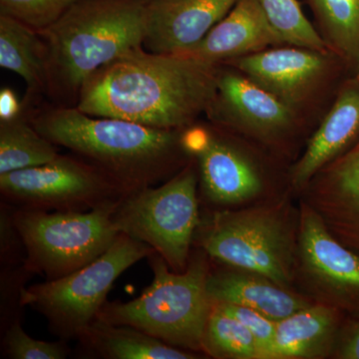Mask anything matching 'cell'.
I'll use <instances>...</instances> for the list:
<instances>
[{
  "label": "cell",
  "instance_id": "obj_1",
  "mask_svg": "<svg viewBox=\"0 0 359 359\" xmlns=\"http://www.w3.org/2000/svg\"><path fill=\"white\" fill-rule=\"evenodd\" d=\"M218 65L144 47L108 63L82 87L76 106L94 117L184 130L208 112L218 92Z\"/></svg>",
  "mask_w": 359,
  "mask_h": 359
},
{
  "label": "cell",
  "instance_id": "obj_2",
  "mask_svg": "<svg viewBox=\"0 0 359 359\" xmlns=\"http://www.w3.org/2000/svg\"><path fill=\"white\" fill-rule=\"evenodd\" d=\"M28 117L45 138L95 167L125 196L172 178L184 155L191 156L181 130L94 117L75 106L48 108Z\"/></svg>",
  "mask_w": 359,
  "mask_h": 359
},
{
  "label": "cell",
  "instance_id": "obj_3",
  "mask_svg": "<svg viewBox=\"0 0 359 359\" xmlns=\"http://www.w3.org/2000/svg\"><path fill=\"white\" fill-rule=\"evenodd\" d=\"M151 0H76L39 32L48 62V91L76 106L82 87L103 66L143 47Z\"/></svg>",
  "mask_w": 359,
  "mask_h": 359
},
{
  "label": "cell",
  "instance_id": "obj_4",
  "mask_svg": "<svg viewBox=\"0 0 359 359\" xmlns=\"http://www.w3.org/2000/svg\"><path fill=\"white\" fill-rule=\"evenodd\" d=\"M147 259L154 276L150 287L133 301L106 302L97 320L138 328L185 351H203L212 309L207 290V262L195 257L185 271L177 273L158 252H153Z\"/></svg>",
  "mask_w": 359,
  "mask_h": 359
},
{
  "label": "cell",
  "instance_id": "obj_5",
  "mask_svg": "<svg viewBox=\"0 0 359 359\" xmlns=\"http://www.w3.org/2000/svg\"><path fill=\"white\" fill-rule=\"evenodd\" d=\"M119 200L89 211L49 212L13 205L27 268L45 280H53L102 256L121 235L113 222Z\"/></svg>",
  "mask_w": 359,
  "mask_h": 359
},
{
  "label": "cell",
  "instance_id": "obj_6",
  "mask_svg": "<svg viewBox=\"0 0 359 359\" xmlns=\"http://www.w3.org/2000/svg\"><path fill=\"white\" fill-rule=\"evenodd\" d=\"M153 252L150 245L121 233L102 256L83 268L26 287L23 306L44 316L59 339L77 340L96 320L116 280Z\"/></svg>",
  "mask_w": 359,
  "mask_h": 359
},
{
  "label": "cell",
  "instance_id": "obj_7",
  "mask_svg": "<svg viewBox=\"0 0 359 359\" xmlns=\"http://www.w3.org/2000/svg\"><path fill=\"white\" fill-rule=\"evenodd\" d=\"M120 233L150 245L177 273L185 271L199 224L197 175L186 166L159 187L127 194L116 205Z\"/></svg>",
  "mask_w": 359,
  "mask_h": 359
},
{
  "label": "cell",
  "instance_id": "obj_8",
  "mask_svg": "<svg viewBox=\"0 0 359 359\" xmlns=\"http://www.w3.org/2000/svg\"><path fill=\"white\" fill-rule=\"evenodd\" d=\"M200 245L216 261L264 276L285 287L292 280L294 240L276 208L222 211L201 229Z\"/></svg>",
  "mask_w": 359,
  "mask_h": 359
},
{
  "label": "cell",
  "instance_id": "obj_9",
  "mask_svg": "<svg viewBox=\"0 0 359 359\" xmlns=\"http://www.w3.org/2000/svg\"><path fill=\"white\" fill-rule=\"evenodd\" d=\"M1 199L25 209L89 211L124 197L95 167L75 155L0 175Z\"/></svg>",
  "mask_w": 359,
  "mask_h": 359
},
{
  "label": "cell",
  "instance_id": "obj_10",
  "mask_svg": "<svg viewBox=\"0 0 359 359\" xmlns=\"http://www.w3.org/2000/svg\"><path fill=\"white\" fill-rule=\"evenodd\" d=\"M299 245L304 268L330 301L359 316V256L332 236L306 202L302 204Z\"/></svg>",
  "mask_w": 359,
  "mask_h": 359
},
{
  "label": "cell",
  "instance_id": "obj_11",
  "mask_svg": "<svg viewBox=\"0 0 359 359\" xmlns=\"http://www.w3.org/2000/svg\"><path fill=\"white\" fill-rule=\"evenodd\" d=\"M238 0H151L143 47L159 54L185 53L199 44Z\"/></svg>",
  "mask_w": 359,
  "mask_h": 359
},
{
  "label": "cell",
  "instance_id": "obj_12",
  "mask_svg": "<svg viewBox=\"0 0 359 359\" xmlns=\"http://www.w3.org/2000/svg\"><path fill=\"white\" fill-rule=\"evenodd\" d=\"M188 151L197 157L202 192L212 204H238L257 197L263 189L261 177L250 161L205 130L191 131Z\"/></svg>",
  "mask_w": 359,
  "mask_h": 359
},
{
  "label": "cell",
  "instance_id": "obj_13",
  "mask_svg": "<svg viewBox=\"0 0 359 359\" xmlns=\"http://www.w3.org/2000/svg\"><path fill=\"white\" fill-rule=\"evenodd\" d=\"M327 167L306 203L332 236L359 256V141Z\"/></svg>",
  "mask_w": 359,
  "mask_h": 359
},
{
  "label": "cell",
  "instance_id": "obj_14",
  "mask_svg": "<svg viewBox=\"0 0 359 359\" xmlns=\"http://www.w3.org/2000/svg\"><path fill=\"white\" fill-rule=\"evenodd\" d=\"M226 62L292 108L306 96L327 67L323 52L301 47L256 52Z\"/></svg>",
  "mask_w": 359,
  "mask_h": 359
},
{
  "label": "cell",
  "instance_id": "obj_15",
  "mask_svg": "<svg viewBox=\"0 0 359 359\" xmlns=\"http://www.w3.org/2000/svg\"><path fill=\"white\" fill-rule=\"evenodd\" d=\"M282 43V36L256 0H238L199 44L180 54L219 65Z\"/></svg>",
  "mask_w": 359,
  "mask_h": 359
},
{
  "label": "cell",
  "instance_id": "obj_16",
  "mask_svg": "<svg viewBox=\"0 0 359 359\" xmlns=\"http://www.w3.org/2000/svg\"><path fill=\"white\" fill-rule=\"evenodd\" d=\"M210 111L261 133H276L292 121V108L248 77L219 71L218 92Z\"/></svg>",
  "mask_w": 359,
  "mask_h": 359
},
{
  "label": "cell",
  "instance_id": "obj_17",
  "mask_svg": "<svg viewBox=\"0 0 359 359\" xmlns=\"http://www.w3.org/2000/svg\"><path fill=\"white\" fill-rule=\"evenodd\" d=\"M358 139L359 84H353L340 93L295 165L292 172L294 185L297 188L308 185L323 167L353 147Z\"/></svg>",
  "mask_w": 359,
  "mask_h": 359
},
{
  "label": "cell",
  "instance_id": "obj_18",
  "mask_svg": "<svg viewBox=\"0 0 359 359\" xmlns=\"http://www.w3.org/2000/svg\"><path fill=\"white\" fill-rule=\"evenodd\" d=\"M81 358L194 359L193 351L161 341L130 325H118L96 320L77 339Z\"/></svg>",
  "mask_w": 359,
  "mask_h": 359
},
{
  "label": "cell",
  "instance_id": "obj_19",
  "mask_svg": "<svg viewBox=\"0 0 359 359\" xmlns=\"http://www.w3.org/2000/svg\"><path fill=\"white\" fill-rule=\"evenodd\" d=\"M207 290L212 302H228L259 311L278 321L311 306L264 276L244 273H209Z\"/></svg>",
  "mask_w": 359,
  "mask_h": 359
},
{
  "label": "cell",
  "instance_id": "obj_20",
  "mask_svg": "<svg viewBox=\"0 0 359 359\" xmlns=\"http://www.w3.org/2000/svg\"><path fill=\"white\" fill-rule=\"evenodd\" d=\"M337 328V308L311 304L276 321L273 359L323 358L332 349Z\"/></svg>",
  "mask_w": 359,
  "mask_h": 359
},
{
  "label": "cell",
  "instance_id": "obj_21",
  "mask_svg": "<svg viewBox=\"0 0 359 359\" xmlns=\"http://www.w3.org/2000/svg\"><path fill=\"white\" fill-rule=\"evenodd\" d=\"M0 67L25 80L29 96L48 91L46 45L29 26L0 15Z\"/></svg>",
  "mask_w": 359,
  "mask_h": 359
},
{
  "label": "cell",
  "instance_id": "obj_22",
  "mask_svg": "<svg viewBox=\"0 0 359 359\" xmlns=\"http://www.w3.org/2000/svg\"><path fill=\"white\" fill-rule=\"evenodd\" d=\"M57 148L28 116L0 121V175L46 164L57 157Z\"/></svg>",
  "mask_w": 359,
  "mask_h": 359
},
{
  "label": "cell",
  "instance_id": "obj_23",
  "mask_svg": "<svg viewBox=\"0 0 359 359\" xmlns=\"http://www.w3.org/2000/svg\"><path fill=\"white\" fill-rule=\"evenodd\" d=\"M203 353L216 358L261 359L254 335L242 323L214 304L205 327Z\"/></svg>",
  "mask_w": 359,
  "mask_h": 359
},
{
  "label": "cell",
  "instance_id": "obj_24",
  "mask_svg": "<svg viewBox=\"0 0 359 359\" xmlns=\"http://www.w3.org/2000/svg\"><path fill=\"white\" fill-rule=\"evenodd\" d=\"M285 43L325 52L327 43L302 13L297 0H256Z\"/></svg>",
  "mask_w": 359,
  "mask_h": 359
},
{
  "label": "cell",
  "instance_id": "obj_25",
  "mask_svg": "<svg viewBox=\"0 0 359 359\" xmlns=\"http://www.w3.org/2000/svg\"><path fill=\"white\" fill-rule=\"evenodd\" d=\"M332 43L359 58V0H309Z\"/></svg>",
  "mask_w": 359,
  "mask_h": 359
},
{
  "label": "cell",
  "instance_id": "obj_26",
  "mask_svg": "<svg viewBox=\"0 0 359 359\" xmlns=\"http://www.w3.org/2000/svg\"><path fill=\"white\" fill-rule=\"evenodd\" d=\"M67 342L33 339L23 330L22 323H16L1 334L2 355L11 359H65L71 354Z\"/></svg>",
  "mask_w": 359,
  "mask_h": 359
},
{
  "label": "cell",
  "instance_id": "obj_27",
  "mask_svg": "<svg viewBox=\"0 0 359 359\" xmlns=\"http://www.w3.org/2000/svg\"><path fill=\"white\" fill-rule=\"evenodd\" d=\"M76 0H0L6 15L41 32L55 23Z\"/></svg>",
  "mask_w": 359,
  "mask_h": 359
},
{
  "label": "cell",
  "instance_id": "obj_28",
  "mask_svg": "<svg viewBox=\"0 0 359 359\" xmlns=\"http://www.w3.org/2000/svg\"><path fill=\"white\" fill-rule=\"evenodd\" d=\"M34 275L26 264L14 268L1 269L0 275V332L16 323H22V292L25 283Z\"/></svg>",
  "mask_w": 359,
  "mask_h": 359
},
{
  "label": "cell",
  "instance_id": "obj_29",
  "mask_svg": "<svg viewBox=\"0 0 359 359\" xmlns=\"http://www.w3.org/2000/svg\"><path fill=\"white\" fill-rule=\"evenodd\" d=\"M217 308L230 314L242 323L250 334L254 335L259 346L261 359H273V342H275L276 321L271 320L255 309L228 304V302H212Z\"/></svg>",
  "mask_w": 359,
  "mask_h": 359
},
{
  "label": "cell",
  "instance_id": "obj_30",
  "mask_svg": "<svg viewBox=\"0 0 359 359\" xmlns=\"http://www.w3.org/2000/svg\"><path fill=\"white\" fill-rule=\"evenodd\" d=\"M26 250L14 219V207L6 201L0 205V263L1 269L25 264Z\"/></svg>",
  "mask_w": 359,
  "mask_h": 359
},
{
  "label": "cell",
  "instance_id": "obj_31",
  "mask_svg": "<svg viewBox=\"0 0 359 359\" xmlns=\"http://www.w3.org/2000/svg\"><path fill=\"white\" fill-rule=\"evenodd\" d=\"M337 358L359 359V320L351 321L344 327L337 351Z\"/></svg>",
  "mask_w": 359,
  "mask_h": 359
},
{
  "label": "cell",
  "instance_id": "obj_32",
  "mask_svg": "<svg viewBox=\"0 0 359 359\" xmlns=\"http://www.w3.org/2000/svg\"><path fill=\"white\" fill-rule=\"evenodd\" d=\"M25 107L13 89L4 87L0 90V121L20 117L23 114Z\"/></svg>",
  "mask_w": 359,
  "mask_h": 359
},
{
  "label": "cell",
  "instance_id": "obj_33",
  "mask_svg": "<svg viewBox=\"0 0 359 359\" xmlns=\"http://www.w3.org/2000/svg\"><path fill=\"white\" fill-rule=\"evenodd\" d=\"M358 66H359V65H358ZM358 80L359 81V67H358Z\"/></svg>",
  "mask_w": 359,
  "mask_h": 359
}]
</instances>
